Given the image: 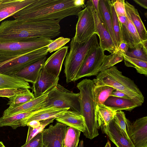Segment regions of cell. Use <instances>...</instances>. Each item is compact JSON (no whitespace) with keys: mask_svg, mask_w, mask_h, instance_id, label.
<instances>
[{"mask_svg":"<svg viewBox=\"0 0 147 147\" xmlns=\"http://www.w3.org/2000/svg\"><path fill=\"white\" fill-rule=\"evenodd\" d=\"M60 22L59 20L5 21L0 24V38L8 41L19 42L40 38L52 39L61 33Z\"/></svg>","mask_w":147,"mask_h":147,"instance_id":"6da1fadb","label":"cell"},{"mask_svg":"<svg viewBox=\"0 0 147 147\" xmlns=\"http://www.w3.org/2000/svg\"><path fill=\"white\" fill-rule=\"evenodd\" d=\"M74 2V0H35L13 16L15 20L24 21L61 20L69 16H78L84 8L75 6Z\"/></svg>","mask_w":147,"mask_h":147,"instance_id":"7a4b0ae2","label":"cell"},{"mask_svg":"<svg viewBox=\"0 0 147 147\" xmlns=\"http://www.w3.org/2000/svg\"><path fill=\"white\" fill-rule=\"evenodd\" d=\"M92 80L95 86H109L122 92L138 107L144 102L142 92L134 81L123 75L115 66L99 72Z\"/></svg>","mask_w":147,"mask_h":147,"instance_id":"3957f363","label":"cell"},{"mask_svg":"<svg viewBox=\"0 0 147 147\" xmlns=\"http://www.w3.org/2000/svg\"><path fill=\"white\" fill-rule=\"evenodd\" d=\"M92 80L84 79L78 83L80 90L81 113L84 119L85 130L83 133L86 138L92 140L99 135V129L96 120V105L93 90Z\"/></svg>","mask_w":147,"mask_h":147,"instance_id":"277c9868","label":"cell"},{"mask_svg":"<svg viewBox=\"0 0 147 147\" xmlns=\"http://www.w3.org/2000/svg\"><path fill=\"white\" fill-rule=\"evenodd\" d=\"M96 33H94L86 42L79 43L72 38L70 50L64 63V73L67 84L74 82L89 52L98 44Z\"/></svg>","mask_w":147,"mask_h":147,"instance_id":"5b68a950","label":"cell"},{"mask_svg":"<svg viewBox=\"0 0 147 147\" xmlns=\"http://www.w3.org/2000/svg\"><path fill=\"white\" fill-rule=\"evenodd\" d=\"M48 52L46 47L24 55L0 56V73L13 76L24 67L46 56Z\"/></svg>","mask_w":147,"mask_h":147,"instance_id":"8992f818","label":"cell"},{"mask_svg":"<svg viewBox=\"0 0 147 147\" xmlns=\"http://www.w3.org/2000/svg\"><path fill=\"white\" fill-rule=\"evenodd\" d=\"M52 107L69 108V110L81 113L80 93L73 92L57 84L48 92L42 109Z\"/></svg>","mask_w":147,"mask_h":147,"instance_id":"52a82bcc","label":"cell"},{"mask_svg":"<svg viewBox=\"0 0 147 147\" xmlns=\"http://www.w3.org/2000/svg\"><path fill=\"white\" fill-rule=\"evenodd\" d=\"M53 41L51 39L40 38L19 42L8 41L0 38V56L25 54L46 47Z\"/></svg>","mask_w":147,"mask_h":147,"instance_id":"ba28073f","label":"cell"},{"mask_svg":"<svg viewBox=\"0 0 147 147\" xmlns=\"http://www.w3.org/2000/svg\"><path fill=\"white\" fill-rule=\"evenodd\" d=\"M77 16L78 20L73 38L77 42L84 43L87 41L94 33H96L95 22L92 12L88 5L80 11Z\"/></svg>","mask_w":147,"mask_h":147,"instance_id":"9c48e42d","label":"cell"},{"mask_svg":"<svg viewBox=\"0 0 147 147\" xmlns=\"http://www.w3.org/2000/svg\"><path fill=\"white\" fill-rule=\"evenodd\" d=\"M99 44L93 47L87 55L74 82L85 77L96 76L105 55Z\"/></svg>","mask_w":147,"mask_h":147,"instance_id":"30bf717a","label":"cell"},{"mask_svg":"<svg viewBox=\"0 0 147 147\" xmlns=\"http://www.w3.org/2000/svg\"><path fill=\"white\" fill-rule=\"evenodd\" d=\"M67 125L58 122L42 131L43 147H63Z\"/></svg>","mask_w":147,"mask_h":147,"instance_id":"8fae6325","label":"cell"},{"mask_svg":"<svg viewBox=\"0 0 147 147\" xmlns=\"http://www.w3.org/2000/svg\"><path fill=\"white\" fill-rule=\"evenodd\" d=\"M127 134L135 147H147V117L131 122Z\"/></svg>","mask_w":147,"mask_h":147,"instance_id":"7c38bea8","label":"cell"},{"mask_svg":"<svg viewBox=\"0 0 147 147\" xmlns=\"http://www.w3.org/2000/svg\"><path fill=\"white\" fill-rule=\"evenodd\" d=\"M89 5L92 12L94 18L96 27V34L99 38V46L104 51H108L111 53L117 52L111 36L104 22L100 21L97 16L90 1L86 3Z\"/></svg>","mask_w":147,"mask_h":147,"instance_id":"4fadbf2b","label":"cell"},{"mask_svg":"<svg viewBox=\"0 0 147 147\" xmlns=\"http://www.w3.org/2000/svg\"><path fill=\"white\" fill-rule=\"evenodd\" d=\"M59 79L42 67L36 82L31 88L35 98L48 93L57 85Z\"/></svg>","mask_w":147,"mask_h":147,"instance_id":"5bb4252c","label":"cell"},{"mask_svg":"<svg viewBox=\"0 0 147 147\" xmlns=\"http://www.w3.org/2000/svg\"><path fill=\"white\" fill-rule=\"evenodd\" d=\"M102 131L117 147H135L129 137L116 123L114 119Z\"/></svg>","mask_w":147,"mask_h":147,"instance_id":"9a60e30c","label":"cell"},{"mask_svg":"<svg viewBox=\"0 0 147 147\" xmlns=\"http://www.w3.org/2000/svg\"><path fill=\"white\" fill-rule=\"evenodd\" d=\"M68 46H64L57 51L47 60L42 68L49 73L59 78L63 61L67 53Z\"/></svg>","mask_w":147,"mask_h":147,"instance_id":"2e32d148","label":"cell"},{"mask_svg":"<svg viewBox=\"0 0 147 147\" xmlns=\"http://www.w3.org/2000/svg\"><path fill=\"white\" fill-rule=\"evenodd\" d=\"M35 0H0V22L32 3Z\"/></svg>","mask_w":147,"mask_h":147,"instance_id":"e0dca14e","label":"cell"},{"mask_svg":"<svg viewBox=\"0 0 147 147\" xmlns=\"http://www.w3.org/2000/svg\"><path fill=\"white\" fill-rule=\"evenodd\" d=\"M46 58V56L27 66L13 76L34 84L37 80Z\"/></svg>","mask_w":147,"mask_h":147,"instance_id":"ac0fdd59","label":"cell"},{"mask_svg":"<svg viewBox=\"0 0 147 147\" xmlns=\"http://www.w3.org/2000/svg\"><path fill=\"white\" fill-rule=\"evenodd\" d=\"M48 93L35 98L21 105L14 107H9L3 113V117H7L19 113L36 109H42L44 101L46 99Z\"/></svg>","mask_w":147,"mask_h":147,"instance_id":"d6986e66","label":"cell"},{"mask_svg":"<svg viewBox=\"0 0 147 147\" xmlns=\"http://www.w3.org/2000/svg\"><path fill=\"white\" fill-rule=\"evenodd\" d=\"M69 109V108H60L55 107L40 109L25 120L23 127L27 126L28 123L33 120L40 121L51 118L56 119L62 115Z\"/></svg>","mask_w":147,"mask_h":147,"instance_id":"ffe728a7","label":"cell"},{"mask_svg":"<svg viewBox=\"0 0 147 147\" xmlns=\"http://www.w3.org/2000/svg\"><path fill=\"white\" fill-rule=\"evenodd\" d=\"M55 119L58 122L76 128L83 133L85 130L84 119L80 113L68 110Z\"/></svg>","mask_w":147,"mask_h":147,"instance_id":"44dd1931","label":"cell"},{"mask_svg":"<svg viewBox=\"0 0 147 147\" xmlns=\"http://www.w3.org/2000/svg\"><path fill=\"white\" fill-rule=\"evenodd\" d=\"M126 11L134 26L141 42L147 40V32L142 20L138 10L127 1L125 3Z\"/></svg>","mask_w":147,"mask_h":147,"instance_id":"7402d4cb","label":"cell"},{"mask_svg":"<svg viewBox=\"0 0 147 147\" xmlns=\"http://www.w3.org/2000/svg\"><path fill=\"white\" fill-rule=\"evenodd\" d=\"M103 104L116 111L125 110L131 112L135 108L138 107L131 99L112 96L108 97Z\"/></svg>","mask_w":147,"mask_h":147,"instance_id":"603a6c76","label":"cell"},{"mask_svg":"<svg viewBox=\"0 0 147 147\" xmlns=\"http://www.w3.org/2000/svg\"><path fill=\"white\" fill-rule=\"evenodd\" d=\"M40 109L19 113L7 117H0V127L9 126L14 129L19 127H23L25 120Z\"/></svg>","mask_w":147,"mask_h":147,"instance_id":"cb8c5ba5","label":"cell"},{"mask_svg":"<svg viewBox=\"0 0 147 147\" xmlns=\"http://www.w3.org/2000/svg\"><path fill=\"white\" fill-rule=\"evenodd\" d=\"M116 112L104 104L97 105L95 113L99 128L102 130L107 127L114 119Z\"/></svg>","mask_w":147,"mask_h":147,"instance_id":"d4e9b609","label":"cell"},{"mask_svg":"<svg viewBox=\"0 0 147 147\" xmlns=\"http://www.w3.org/2000/svg\"><path fill=\"white\" fill-rule=\"evenodd\" d=\"M28 82L13 76L0 73V88L31 89Z\"/></svg>","mask_w":147,"mask_h":147,"instance_id":"484cf974","label":"cell"},{"mask_svg":"<svg viewBox=\"0 0 147 147\" xmlns=\"http://www.w3.org/2000/svg\"><path fill=\"white\" fill-rule=\"evenodd\" d=\"M99 4L105 24L111 36L114 44L117 49V43L112 26L111 12V1L99 0Z\"/></svg>","mask_w":147,"mask_h":147,"instance_id":"4316f807","label":"cell"},{"mask_svg":"<svg viewBox=\"0 0 147 147\" xmlns=\"http://www.w3.org/2000/svg\"><path fill=\"white\" fill-rule=\"evenodd\" d=\"M115 90L110 86H96L93 84V90L96 105L103 104Z\"/></svg>","mask_w":147,"mask_h":147,"instance_id":"83f0119b","label":"cell"},{"mask_svg":"<svg viewBox=\"0 0 147 147\" xmlns=\"http://www.w3.org/2000/svg\"><path fill=\"white\" fill-rule=\"evenodd\" d=\"M32 92L27 89L25 91L18 93L8 98L7 104L9 107H14L21 105L35 98Z\"/></svg>","mask_w":147,"mask_h":147,"instance_id":"f1b7e54d","label":"cell"},{"mask_svg":"<svg viewBox=\"0 0 147 147\" xmlns=\"http://www.w3.org/2000/svg\"><path fill=\"white\" fill-rule=\"evenodd\" d=\"M81 131L74 128L67 127L63 140V147H77L79 140Z\"/></svg>","mask_w":147,"mask_h":147,"instance_id":"f546056e","label":"cell"},{"mask_svg":"<svg viewBox=\"0 0 147 147\" xmlns=\"http://www.w3.org/2000/svg\"><path fill=\"white\" fill-rule=\"evenodd\" d=\"M121 54L123 57L126 66L134 67L137 72L147 76V61L130 57L123 54Z\"/></svg>","mask_w":147,"mask_h":147,"instance_id":"4dcf8cb0","label":"cell"},{"mask_svg":"<svg viewBox=\"0 0 147 147\" xmlns=\"http://www.w3.org/2000/svg\"><path fill=\"white\" fill-rule=\"evenodd\" d=\"M123 59V57L118 52L108 55H105L102 64L98 69L99 73L114 66Z\"/></svg>","mask_w":147,"mask_h":147,"instance_id":"1f68e13d","label":"cell"},{"mask_svg":"<svg viewBox=\"0 0 147 147\" xmlns=\"http://www.w3.org/2000/svg\"><path fill=\"white\" fill-rule=\"evenodd\" d=\"M117 17L120 24L121 41L126 43L128 45L129 49L133 48L135 45L127 28L126 16Z\"/></svg>","mask_w":147,"mask_h":147,"instance_id":"d6a6232c","label":"cell"},{"mask_svg":"<svg viewBox=\"0 0 147 147\" xmlns=\"http://www.w3.org/2000/svg\"><path fill=\"white\" fill-rule=\"evenodd\" d=\"M110 6L113 30L118 51V47L121 41L120 24L117 16L111 1Z\"/></svg>","mask_w":147,"mask_h":147,"instance_id":"836d02e7","label":"cell"},{"mask_svg":"<svg viewBox=\"0 0 147 147\" xmlns=\"http://www.w3.org/2000/svg\"><path fill=\"white\" fill-rule=\"evenodd\" d=\"M126 53L127 56L145 61H147V50L143 47L142 42L136 45L133 48L129 49Z\"/></svg>","mask_w":147,"mask_h":147,"instance_id":"e575fe53","label":"cell"},{"mask_svg":"<svg viewBox=\"0 0 147 147\" xmlns=\"http://www.w3.org/2000/svg\"><path fill=\"white\" fill-rule=\"evenodd\" d=\"M114 119L125 134L128 136L127 131L131 122L126 118L125 113L121 111H116Z\"/></svg>","mask_w":147,"mask_h":147,"instance_id":"d590c367","label":"cell"},{"mask_svg":"<svg viewBox=\"0 0 147 147\" xmlns=\"http://www.w3.org/2000/svg\"><path fill=\"white\" fill-rule=\"evenodd\" d=\"M55 118H51L40 121L41 125L36 128L28 126V129L25 143L30 141L38 133L42 132L46 126L52 123Z\"/></svg>","mask_w":147,"mask_h":147,"instance_id":"8d00e7d4","label":"cell"},{"mask_svg":"<svg viewBox=\"0 0 147 147\" xmlns=\"http://www.w3.org/2000/svg\"><path fill=\"white\" fill-rule=\"evenodd\" d=\"M126 21L127 28L135 46L141 42L140 37L134 26L132 23L129 15L126 11Z\"/></svg>","mask_w":147,"mask_h":147,"instance_id":"74e56055","label":"cell"},{"mask_svg":"<svg viewBox=\"0 0 147 147\" xmlns=\"http://www.w3.org/2000/svg\"><path fill=\"white\" fill-rule=\"evenodd\" d=\"M70 40L69 38L59 37L52 42L47 46L48 52L51 53L59 49Z\"/></svg>","mask_w":147,"mask_h":147,"instance_id":"f35d334b","label":"cell"},{"mask_svg":"<svg viewBox=\"0 0 147 147\" xmlns=\"http://www.w3.org/2000/svg\"><path fill=\"white\" fill-rule=\"evenodd\" d=\"M117 16H126L124 0L111 1Z\"/></svg>","mask_w":147,"mask_h":147,"instance_id":"ab89813d","label":"cell"},{"mask_svg":"<svg viewBox=\"0 0 147 147\" xmlns=\"http://www.w3.org/2000/svg\"><path fill=\"white\" fill-rule=\"evenodd\" d=\"M20 147H43L42 131L38 133L30 141Z\"/></svg>","mask_w":147,"mask_h":147,"instance_id":"60d3db41","label":"cell"},{"mask_svg":"<svg viewBox=\"0 0 147 147\" xmlns=\"http://www.w3.org/2000/svg\"><path fill=\"white\" fill-rule=\"evenodd\" d=\"M27 89L25 88L20 89L0 88V97H5L9 98L14 96L17 93L25 91Z\"/></svg>","mask_w":147,"mask_h":147,"instance_id":"b9f144b4","label":"cell"},{"mask_svg":"<svg viewBox=\"0 0 147 147\" xmlns=\"http://www.w3.org/2000/svg\"><path fill=\"white\" fill-rule=\"evenodd\" d=\"M90 1L97 17L100 21L104 23L99 4V0H91Z\"/></svg>","mask_w":147,"mask_h":147,"instance_id":"7bdbcfd3","label":"cell"},{"mask_svg":"<svg viewBox=\"0 0 147 147\" xmlns=\"http://www.w3.org/2000/svg\"><path fill=\"white\" fill-rule=\"evenodd\" d=\"M129 48L128 45L126 43L122 41L118 47L117 52L120 54L126 55Z\"/></svg>","mask_w":147,"mask_h":147,"instance_id":"ee69618b","label":"cell"},{"mask_svg":"<svg viewBox=\"0 0 147 147\" xmlns=\"http://www.w3.org/2000/svg\"><path fill=\"white\" fill-rule=\"evenodd\" d=\"M111 96L123 98L127 99H131L127 95L122 92L115 89L112 93Z\"/></svg>","mask_w":147,"mask_h":147,"instance_id":"f6af8a7d","label":"cell"},{"mask_svg":"<svg viewBox=\"0 0 147 147\" xmlns=\"http://www.w3.org/2000/svg\"><path fill=\"white\" fill-rule=\"evenodd\" d=\"M41 124V123L40 121L33 120L28 123L27 124V126L33 128H36L40 126Z\"/></svg>","mask_w":147,"mask_h":147,"instance_id":"bcb514c9","label":"cell"},{"mask_svg":"<svg viewBox=\"0 0 147 147\" xmlns=\"http://www.w3.org/2000/svg\"><path fill=\"white\" fill-rule=\"evenodd\" d=\"M134 1L141 7L147 9V0H134Z\"/></svg>","mask_w":147,"mask_h":147,"instance_id":"7dc6e473","label":"cell"},{"mask_svg":"<svg viewBox=\"0 0 147 147\" xmlns=\"http://www.w3.org/2000/svg\"><path fill=\"white\" fill-rule=\"evenodd\" d=\"M85 2L84 0H74V3L76 6H82L84 7H86Z\"/></svg>","mask_w":147,"mask_h":147,"instance_id":"c3c4849f","label":"cell"},{"mask_svg":"<svg viewBox=\"0 0 147 147\" xmlns=\"http://www.w3.org/2000/svg\"><path fill=\"white\" fill-rule=\"evenodd\" d=\"M77 147H84V142L83 140H82L80 141L78 146Z\"/></svg>","mask_w":147,"mask_h":147,"instance_id":"681fc988","label":"cell"},{"mask_svg":"<svg viewBox=\"0 0 147 147\" xmlns=\"http://www.w3.org/2000/svg\"><path fill=\"white\" fill-rule=\"evenodd\" d=\"M104 147H111V143L109 140L107 141V142Z\"/></svg>","mask_w":147,"mask_h":147,"instance_id":"f907efd6","label":"cell"},{"mask_svg":"<svg viewBox=\"0 0 147 147\" xmlns=\"http://www.w3.org/2000/svg\"><path fill=\"white\" fill-rule=\"evenodd\" d=\"M6 147L5 146V147Z\"/></svg>","mask_w":147,"mask_h":147,"instance_id":"816d5d0a","label":"cell"},{"mask_svg":"<svg viewBox=\"0 0 147 147\" xmlns=\"http://www.w3.org/2000/svg\"></svg>","mask_w":147,"mask_h":147,"instance_id":"f5cc1de1","label":"cell"}]
</instances>
